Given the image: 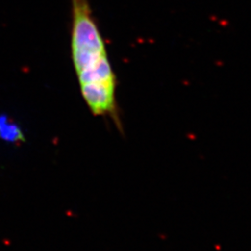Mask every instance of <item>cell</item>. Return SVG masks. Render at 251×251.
Returning <instances> with one entry per match:
<instances>
[{"label":"cell","instance_id":"1","mask_svg":"<svg viewBox=\"0 0 251 251\" xmlns=\"http://www.w3.org/2000/svg\"><path fill=\"white\" fill-rule=\"evenodd\" d=\"M72 59L79 85L111 80L115 73L88 0H72Z\"/></svg>","mask_w":251,"mask_h":251},{"label":"cell","instance_id":"2","mask_svg":"<svg viewBox=\"0 0 251 251\" xmlns=\"http://www.w3.org/2000/svg\"><path fill=\"white\" fill-rule=\"evenodd\" d=\"M0 136L10 142H15L20 140L23 136L15 124H11L5 117L0 119Z\"/></svg>","mask_w":251,"mask_h":251}]
</instances>
